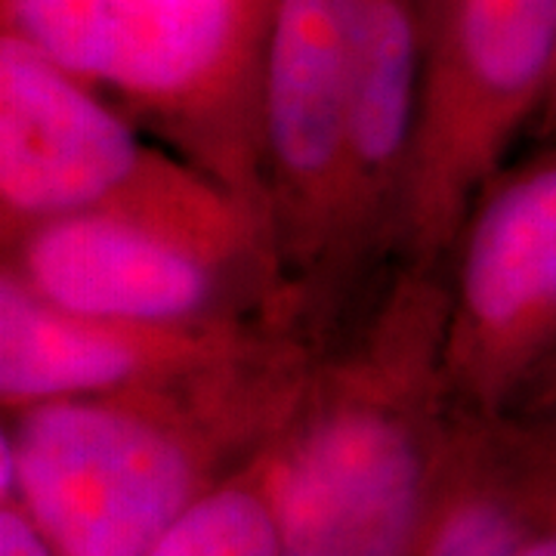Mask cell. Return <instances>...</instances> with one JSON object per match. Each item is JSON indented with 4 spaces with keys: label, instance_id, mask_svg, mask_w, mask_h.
I'll use <instances>...</instances> for the list:
<instances>
[{
    "label": "cell",
    "instance_id": "1",
    "mask_svg": "<svg viewBox=\"0 0 556 556\" xmlns=\"http://www.w3.org/2000/svg\"><path fill=\"white\" fill-rule=\"evenodd\" d=\"M445 325V263H399L318 350L266 448L281 556H417L460 430Z\"/></svg>",
    "mask_w": 556,
    "mask_h": 556
},
{
    "label": "cell",
    "instance_id": "2",
    "mask_svg": "<svg viewBox=\"0 0 556 556\" xmlns=\"http://www.w3.org/2000/svg\"><path fill=\"white\" fill-rule=\"evenodd\" d=\"M285 328L195 378L7 415L16 495L56 556H146L201 495L281 433L318 358Z\"/></svg>",
    "mask_w": 556,
    "mask_h": 556
},
{
    "label": "cell",
    "instance_id": "3",
    "mask_svg": "<svg viewBox=\"0 0 556 556\" xmlns=\"http://www.w3.org/2000/svg\"><path fill=\"white\" fill-rule=\"evenodd\" d=\"M269 16L273 0H0L3 35L115 100L266 219L260 65Z\"/></svg>",
    "mask_w": 556,
    "mask_h": 556
},
{
    "label": "cell",
    "instance_id": "4",
    "mask_svg": "<svg viewBox=\"0 0 556 556\" xmlns=\"http://www.w3.org/2000/svg\"><path fill=\"white\" fill-rule=\"evenodd\" d=\"M130 214L278 254L269 219L84 80L0 35V232L3 241L75 214ZM281 263V260H278Z\"/></svg>",
    "mask_w": 556,
    "mask_h": 556
},
{
    "label": "cell",
    "instance_id": "5",
    "mask_svg": "<svg viewBox=\"0 0 556 556\" xmlns=\"http://www.w3.org/2000/svg\"><path fill=\"white\" fill-rule=\"evenodd\" d=\"M356 0H273L260 65V164L300 328L338 334L350 273V80Z\"/></svg>",
    "mask_w": 556,
    "mask_h": 556
},
{
    "label": "cell",
    "instance_id": "6",
    "mask_svg": "<svg viewBox=\"0 0 556 556\" xmlns=\"http://www.w3.org/2000/svg\"><path fill=\"white\" fill-rule=\"evenodd\" d=\"M556 87V0H430L399 260L445 263L479 192Z\"/></svg>",
    "mask_w": 556,
    "mask_h": 556
},
{
    "label": "cell",
    "instance_id": "7",
    "mask_svg": "<svg viewBox=\"0 0 556 556\" xmlns=\"http://www.w3.org/2000/svg\"><path fill=\"white\" fill-rule=\"evenodd\" d=\"M445 276V380L457 417L501 427L526 402L554 396L556 137L489 179Z\"/></svg>",
    "mask_w": 556,
    "mask_h": 556
},
{
    "label": "cell",
    "instance_id": "8",
    "mask_svg": "<svg viewBox=\"0 0 556 556\" xmlns=\"http://www.w3.org/2000/svg\"><path fill=\"white\" fill-rule=\"evenodd\" d=\"M3 269L80 316L146 325L269 318L300 328L273 251L161 219L105 211L47 219L3 241Z\"/></svg>",
    "mask_w": 556,
    "mask_h": 556
},
{
    "label": "cell",
    "instance_id": "9",
    "mask_svg": "<svg viewBox=\"0 0 556 556\" xmlns=\"http://www.w3.org/2000/svg\"><path fill=\"white\" fill-rule=\"evenodd\" d=\"M288 321L146 325L53 306L0 269V405L7 415L195 378L254 353ZM300 331V328H298Z\"/></svg>",
    "mask_w": 556,
    "mask_h": 556
},
{
    "label": "cell",
    "instance_id": "10",
    "mask_svg": "<svg viewBox=\"0 0 556 556\" xmlns=\"http://www.w3.org/2000/svg\"><path fill=\"white\" fill-rule=\"evenodd\" d=\"M424 56L427 0H356L346 130V223L356 298H362L375 263L399 254Z\"/></svg>",
    "mask_w": 556,
    "mask_h": 556
},
{
    "label": "cell",
    "instance_id": "11",
    "mask_svg": "<svg viewBox=\"0 0 556 556\" xmlns=\"http://www.w3.org/2000/svg\"><path fill=\"white\" fill-rule=\"evenodd\" d=\"M532 455L510 424L460 417L455 452L417 556H522Z\"/></svg>",
    "mask_w": 556,
    "mask_h": 556
},
{
    "label": "cell",
    "instance_id": "12",
    "mask_svg": "<svg viewBox=\"0 0 556 556\" xmlns=\"http://www.w3.org/2000/svg\"><path fill=\"white\" fill-rule=\"evenodd\" d=\"M266 448L201 495L146 556H281Z\"/></svg>",
    "mask_w": 556,
    "mask_h": 556
},
{
    "label": "cell",
    "instance_id": "13",
    "mask_svg": "<svg viewBox=\"0 0 556 556\" xmlns=\"http://www.w3.org/2000/svg\"><path fill=\"white\" fill-rule=\"evenodd\" d=\"M522 556H556V482L532 455V514Z\"/></svg>",
    "mask_w": 556,
    "mask_h": 556
},
{
    "label": "cell",
    "instance_id": "14",
    "mask_svg": "<svg viewBox=\"0 0 556 556\" xmlns=\"http://www.w3.org/2000/svg\"><path fill=\"white\" fill-rule=\"evenodd\" d=\"M0 556H56L20 504L0 507Z\"/></svg>",
    "mask_w": 556,
    "mask_h": 556
},
{
    "label": "cell",
    "instance_id": "15",
    "mask_svg": "<svg viewBox=\"0 0 556 556\" xmlns=\"http://www.w3.org/2000/svg\"><path fill=\"white\" fill-rule=\"evenodd\" d=\"M535 455L541 460V467H544V473L556 482V433L544 445H535Z\"/></svg>",
    "mask_w": 556,
    "mask_h": 556
},
{
    "label": "cell",
    "instance_id": "16",
    "mask_svg": "<svg viewBox=\"0 0 556 556\" xmlns=\"http://www.w3.org/2000/svg\"><path fill=\"white\" fill-rule=\"evenodd\" d=\"M551 105H554V121H556V87H554V93H551Z\"/></svg>",
    "mask_w": 556,
    "mask_h": 556
},
{
    "label": "cell",
    "instance_id": "17",
    "mask_svg": "<svg viewBox=\"0 0 556 556\" xmlns=\"http://www.w3.org/2000/svg\"><path fill=\"white\" fill-rule=\"evenodd\" d=\"M427 3H430V0H427Z\"/></svg>",
    "mask_w": 556,
    "mask_h": 556
}]
</instances>
